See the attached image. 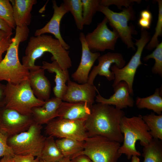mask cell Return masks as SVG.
I'll return each mask as SVG.
<instances>
[{"label":"cell","mask_w":162,"mask_h":162,"mask_svg":"<svg viewBox=\"0 0 162 162\" xmlns=\"http://www.w3.org/2000/svg\"><path fill=\"white\" fill-rule=\"evenodd\" d=\"M5 94L4 106L23 115H32L33 107L41 106L44 103L35 96L28 78L18 84L8 82Z\"/></svg>","instance_id":"5b68a950"},{"label":"cell","mask_w":162,"mask_h":162,"mask_svg":"<svg viewBox=\"0 0 162 162\" xmlns=\"http://www.w3.org/2000/svg\"><path fill=\"white\" fill-rule=\"evenodd\" d=\"M154 50L150 54L144 57V61L147 62L150 58L154 59L155 63L152 71L154 74L162 76V42H160L156 47Z\"/></svg>","instance_id":"1f68e13d"},{"label":"cell","mask_w":162,"mask_h":162,"mask_svg":"<svg viewBox=\"0 0 162 162\" xmlns=\"http://www.w3.org/2000/svg\"><path fill=\"white\" fill-rule=\"evenodd\" d=\"M121 146L120 143L104 136L88 137L83 150L74 157L84 154L92 162H118L122 155L119 152Z\"/></svg>","instance_id":"ba28073f"},{"label":"cell","mask_w":162,"mask_h":162,"mask_svg":"<svg viewBox=\"0 0 162 162\" xmlns=\"http://www.w3.org/2000/svg\"><path fill=\"white\" fill-rule=\"evenodd\" d=\"M55 142L64 157H70V159L82 152L84 148L85 141L72 138H59Z\"/></svg>","instance_id":"603a6c76"},{"label":"cell","mask_w":162,"mask_h":162,"mask_svg":"<svg viewBox=\"0 0 162 162\" xmlns=\"http://www.w3.org/2000/svg\"><path fill=\"white\" fill-rule=\"evenodd\" d=\"M7 35L8 34H7L4 32L0 30V40L3 37Z\"/></svg>","instance_id":"f6af8a7d"},{"label":"cell","mask_w":162,"mask_h":162,"mask_svg":"<svg viewBox=\"0 0 162 162\" xmlns=\"http://www.w3.org/2000/svg\"><path fill=\"white\" fill-rule=\"evenodd\" d=\"M52 55L51 60H56L63 70L72 66L69 52L62 46L59 41L49 35L44 34L31 37L25 51V55L22 58V64L30 70L40 67L35 64L36 60L45 52Z\"/></svg>","instance_id":"7a4b0ae2"},{"label":"cell","mask_w":162,"mask_h":162,"mask_svg":"<svg viewBox=\"0 0 162 162\" xmlns=\"http://www.w3.org/2000/svg\"><path fill=\"white\" fill-rule=\"evenodd\" d=\"M62 102L61 99L55 97L45 100L41 106L33 107L32 109V115L34 122L42 125L46 124L57 117V111Z\"/></svg>","instance_id":"ffe728a7"},{"label":"cell","mask_w":162,"mask_h":162,"mask_svg":"<svg viewBox=\"0 0 162 162\" xmlns=\"http://www.w3.org/2000/svg\"><path fill=\"white\" fill-rule=\"evenodd\" d=\"M142 156L143 162H162V142L153 138L144 147Z\"/></svg>","instance_id":"484cf974"},{"label":"cell","mask_w":162,"mask_h":162,"mask_svg":"<svg viewBox=\"0 0 162 162\" xmlns=\"http://www.w3.org/2000/svg\"><path fill=\"white\" fill-rule=\"evenodd\" d=\"M120 128L124 139L119 152L122 154H125L128 159L134 155L140 156L141 153L135 147L136 141L140 140L141 145L144 147L153 139L142 116L140 115L130 118L124 116L122 119Z\"/></svg>","instance_id":"277c9868"},{"label":"cell","mask_w":162,"mask_h":162,"mask_svg":"<svg viewBox=\"0 0 162 162\" xmlns=\"http://www.w3.org/2000/svg\"><path fill=\"white\" fill-rule=\"evenodd\" d=\"M5 87V85L0 82V107L4 105Z\"/></svg>","instance_id":"ab89813d"},{"label":"cell","mask_w":162,"mask_h":162,"mask_svg":"<svg viewBox=\"0 0 162 162\" xmlns=\"http://www.w3.org/2000/svg\"><path fill=\"white\" fill-rule=\"evenodd\" d=\"M65 7L74 17L77 28L81 30L84 27L82 6L81 0H64Z\"/></svg>","instance_id":"83f0119b"},{"label":"cell","mask_w":162,"mask_h":162,"mask_svg":"<svg viewBox=\"0 0 162 162\" xmlns=\"http://www.w3.org/2000/svg\"><path fill=\"white\" fill-rule=\"evenodd\" d=\"M72 162H92L87 156L84 154H80L74 157L71 159Z\"/></svg>","instance_id":"f35d334b"},{"label":"cell","mask_w":162,"mask_h":162,"mask_svg":"<svg viewBox=\"0 0 162 162\" xmlns=\"http://www.w3.org/2000/svg\"><path fill=\"white\" fill-rule=\"evenodd\" d=\"M29 32L28 26H16L15 35L0 63V81L18 84L28 78L29 71L20 62L18 49L20 43L27 39Z\"/></svg>","instance_id":"3957f363"},{"label":"cell","mask_w":162,"mask_h":162,"mask_svg":"<svg viewBox=\"0 0 162 162\" xmlns=\"http://www.w3.org/2000/svg\"><path fill=\"white\" fill-rule=\"evenodd\" d=\"M28 79L32 91L37 98L44 101L50 98L51 84L45 75L44 70L41 66L29 70Z\"/></svg>","instance_id":"ac0fdd59"},{"label":"cell","mask_w":162,"mask_h":162,"mask_svg":"<svg viewBox=\"0 0 162 162\" xmlns=\"http://www.w3.org/2000/svg\"><path fill=\"white\" fill-rule=\"evenodd\" d=\"M67 82V89L62 100L68 102H85L91 108L97 91L95 86L87 82L78 84L70 80Z\"/></svg>","instance_id":"5bb4252c"},{"label":"cell","mask_w":162,"mask_h":162,"mask_svg":"<svg viewBox=\"0 0 162 162\" xmlns=\"http://www.w3.org/2000/svg\"><path fill=\"white\" fill-rule=\"evenodd\" d=\"M40 162H46V161H45L42 160H40Z\"/></svg>","instance_id":"bcb514c9"},{"label":"cell","mask_w":162,"mask_h":162,"mask_svg":"<svg viewBox=\"0 0 162 162\" xmlns=\"http://www.w3.org/2000/svg\"><path fill=\"white\" fill-rule=\"evenodd\" d=\"M58 162H72L70 157H64L62 159Z\"/></svg>","instance_id":"ee69618b"},{"label":"cell","mask_w":162,"mask_h":162,"mask_svg":"<svg viewBox=\"0 0 162 162\" xmlns=\"http://www.w3.org/2000/svg\"><path fill=\"white\" fill-rule=\"evenodd\" d=\"M91 112V108L84 102H62L57 111V117L85 121Z\"/></svg>","instance_id":"d6986e66"},{"label":"cell","mask_w":162,"mask_h":162,"mask_svg":"<svg viewBox=\"0 0 162 162\" xmlns=\"http://www.w3.org/2000/svg\"><path fill=\"white\" fill-rule=\"evenodd\" d=\"M8 137L0 132V157L5 156L13 157L15 154L11 147L7 143Z\"/></svg>","instance_id":"836d02e7"},{"label":"cell","mask_w":162,"mask_h":162,"mask_svg":"<svg viewBox=\"0 0 162 162\" xmlns=\"http://www.w3.org/2000/svg\"><path fill=\"white\" fill-rule=\"evenodd\" d=\"M11 35H7L0 40V63L3 60L2 55L7 51L12 42Z\"/></svg>","instance_id":"e575fe53"},{"label":"cell","mask_w":162,"mask_h":162,"mask_svg":"<svg viewBox=\"0 0 162 162\" xmlns=\"http://www.w3.org/2000/svg\"><path fill=\"white\" fill-rule=\"evenodd\" d=\"M0 30L4 32L8 35H11L13 34L12 28L1 18H0Z\"/></svg>","instance_id":"8d00e7d4"},{"label":"cell","mask_w":162,"mask_h":162,"mask_svg":"<svg viewBox=\"0 0 162 162\" xmlns=\"http://www.w3.org/2000/svg\"><path fill=\"white\" fill-rule=\"evenodd\" d=\"M158 7V19L155 28V33L152 38L145 47V49L151 51L155 48L159 44L158 38L162 36V1L157 0Z\"/></svg>","instance_id":"f546056e"},{"label":"cell","mask_w":162,"mask_h":162,"mask_svg":"<svg viewBox=\"0 0 162 162\" xmlns=\"http://www.w3.org/2000/svg\"><path fill=\"white\" fill-rule=\"evenodd\" d=\"M140 18L152 21V15L151 12L148 10H142L140 13Z\"/></svg>","instance_id":"60d3db41"},{"label":"cell","mask_w":162,"mask_h":162,"mask_svg":"<svg viewBox=\"0 0 162 162\" xmlns=\"http://www.w3.org/2000/svg\"><path fill=\"white\" fill-rule=\"evenodd\" d=\"M82 16L84 25H89L93 16L98 11L100 5L99 0H82Z\"/></svg>","instance_id":"f1b7e54d"},{"label":"cell","mask_w":162,"mask_h":162,"mask_svg":"<svg viewBox=\"0 0 162 162\" xmlns=\"http://www.w3.org/2000/svg\"><path fill=\"white\" fill-rule=\"evenodd\" d=\"M42 125L34 122L26 131L8 138L7 143L15 155H30L40 158L46 137Z\"/></svg>","instance_id":"8992f818"},{"label":"cell","mask_w":162,"mask_h":162,"mask_svg":"<svg viewBox=\"0 0 162 162\" xmlns=\"http://www.w3.org/2000/svg\"><path fill=\"white\" fill-rule=\"evenodd\" d=\"M160 89L156 88L152 95L145 98L137 97L136 105L139 109L146 108L152 110L158 115L162 114V98Z\"/></svg>","instance_id":"d4e9b609"},{"label":"cell","mask_w":162,"mask_h":162,"mask_svg":"<svg viewBox=\"0 0 162 162\" xmlns=\"http://www.w3.org/2000/svg\"><path fill=\"white\" fill-rule=\"evenodd\" d=\"M148 127L149 132L153 138L162 140V115H156L153 113L142 116Z\"/></svg>","instance_id":"4316f807"},{"label":"cell","mask_w":162,"mask_h":162,"mask_svg":"<svg viewBox=\"0 0 162 162\" xmlns=\"http://www.w3.org/2000/svg\"><path fill=\"white\" fill-rule=\"evenodd\" d=\"M151 38L150 33L146 29L141 28L140 38L135 39L136 51L127 64L121 68H118L115 64L111 66V69L115 76L112 87L120 82L124 81L129 86L130 94H133V85L137 69L140 65H147L141 62V58L143 49Z\"/></svg>","instance_id":"9c48e42d"},{"label":"cell","mask_w":162,"mask_h":162,"mask_svg":"<svg viewBox=\"0 0 162 162\" xmlns=\"http://www.w3.org/2000/svg\"><path fill=\"white\" fill-rule=\"evenodd\" d=\"M114 93L108 98L102 97L98 93L96 96V101L110 105H113L118 109L122 110L129 107H132L134 101L130 95L129 86L124 81H121L113 87Z\"/></svg>","instance_id":"e0dca14e"},{"label":"cell","mask_w":162,"mask_h":162,"mask_svg":"<svg viewBox=\"0 0 162 162\" xmlns=\"http://www.w3.org/2000/svg\"><path fill=\"white\" fill-rule=\"evenodd\" d=\"M133 5L122 9L119 12H114L108 7L100 5L98 11L104 15L110 26L116 31L119 38L127 48L135 50V43L132 40V35L136 34L137 32L132 24L130 26L128 24L129 21L134 20L136 18V12Z\"/></svg>","instance_id":"52a82bcc"},{"label":"cell","mask_w":162,"mask_h":162,"mask_svg":"<svg viewBox=\"0 0 162 162\" xmlns=\"http://www.w3.org/2000/svg\"><path fill=\"white\" fill-rule=\"evenodd\" d=\"M0 162H13V157L8 156H4L1 159Z\"/></svg>","instance_id":"b9f144b4"},{"label":"cell","mask_w":162,"mask_h":162,"mask_svg":"<svg viewBox=\"0 0 162 162\" xmlns=\"http://www.w3.org/2000/svg\"><path fill=\"white\" fill-rule=\"evenodd\" d=\"M131 162H140V160L138 156L134 155L131 157Z\"/></svg>","instance_id":"7bdbcfd3"},{"label":"cell","mask_w":162,"mask_h":162,"mask_svg":"<svg viewBox=\"0 0 162 162\" xmlns=\"http://www.w3.org/2000/svg\"><path fill=\"white\" fill-rule=\"evenodd\" d=\"M0 18L12 29L16 28L13 7L10 0H0Z\"/></svg>","instance_id":"4dcf8cb0"},{"label":"cell","mask_w":162,"mask_h":162,"mask_svg":"<svg viewBox=\"0 0 162 162\" xmlns=\"http://www.w3.org/2000/svg\"><path fill=\"white\" fill-rule=\"evenodd\" d=\"M79 40L82 46V56L80 64L76 71L71 75L73 79L80 84L87 82L89 73L94 62L100 56L98 52H93L88 48L84 34H79Z\"/></svg>","instance_id":"9a60e30c"},{"label":"cell","mask_w":162,"mask_h":162,"mask_svg":"<svg viewBox=\"0 0 162 162\" xmlns=\"http://www.w3.org/2000/svg\"><path fill=\"white\" fill-rule=\"evenodd\" d=\"M85 122L57 117L46 124L45 132L48 136L53 137L70 138L85 141L88 137Z\"/></svg>","instance_id":"30bf717a"},{"label":"cell","mask_w":162,"mask_h":162,"mask_svg":"<svg viewBox=\"0 0 162 162\" xmlns=\"http://www.w3.org/2000/svg\"><path fill=\"white\" fill-rule=\"evenodd\" d=\"M12 6L13 17L16 26H28L31 22V12L36 0H10Z\"/></svg>","instance_id":"7402d4cb"},{"label":"cell","mask_w":162,"mask_h":162,"mask_svg":"<svg viewBox=\"0 0 162 162\" xmlns=\"http://www.w3.org/2000/svg\"><path fill=\"white\" fill-rule=\"evenodd\" d=\"M41 67L44 70H46L50 73L55 74L56 85L53 88V92L55 97L62 100L67 89L66 83L70 80L68 69L63 70L56 60L53 61L52 63L43 61L42 66Z\"/></svg>","instance_id":"44dd1931"},{"label":"cell","mask_w":162,"mask_h":162,"mask_svg":"<svg viewBox=\"0 0 162 162\" xmlns=\"http://www.w3.org/2000/svg\"><path fill=\"white\" fill-rule=\"evenodd\" d=\"M34 122L32 115H23L4 106L0 107V132L8 138L26 131Z\"/></svg>","instance_id":"7c38bea8"},{"label":"cell","mask_w":162,"mask_h":162,"mask_svg":"<svg viewBox=\"0 0 162 162\" xmlns=\"http://www.w3.org/2000/svg\"><path fill=\"white\" fill-rule=\"evenodd\" d=\"M141 1V0H100V5L107 7L111 5H115L118 9L122 10V6H124L125 8H128L134 4V2L139 3Z\"/></svg>","instance_id":"d6a6232c"},{"label":"cell","mask_w":162,"mask_h":162,"mask_svg":"<svg viewBox=\"0 0 162 162\" xmlns=\"http://www.w3.org/2000/svg\"><path fill=\"white\" fill-rule=\"evenodd\" d=\"M152 21L140 18L138 21V25L141 28L144 29H148L151 26Z\"/></svg>","instance_id":"74e56055"},{"label":"cell","mask_w":162,"mask_h":162,"mask_svg":"<svg viewBox=\"0 0 162 162\" xmlns=\"http://www.w3.org/2000/svg\"><path fill=\"white\" fill-rule=\"evenodd\" d=\"M52 2L54 10L52 17L44 27L35 31L34 36L40 35L46 33L52 34L59 41L63 47L67 50L70 49V46L62 38L60 28L61 20L64 15L69 11L63 3H61L58 6L56 0H52Z\"/></svg>","instance_id":"2e32d148"},{"label":"cell","mask_w":162,"mask_h":162,"mask_svg":"<svg viewBox=\"0 0 162 162\" xmlns=\"http://www.w3.org/2000/svg\"><path fill=\"white\" fill-rule=\"evenodd\" d=\"M108 22L105 17L91 32L85 35L88 47L92 51L103 52L107 50H115L116 44L119 36L114 29L112 31L107 26Z\"/></svg>","instance_id":"8fae6325"},{"label":"cell","mask_w":162,"mask_h":162,"mask_svg":"<svg viewBox=\"0 0 162 162\" xmlns=\"http://www.w3.org/2000/svg\"><path fill=\"white\" fill-rule=\"evenodd\" d=\"M13 160V162H40V161L39 158L34 159V156L30 155H14Z\"/></svg>","instance_id":"d590c367"},{"label":"cell","mask_w":162,"mask_h":162,"mask_svg":"<svg viewBox=\"0 0 162 162\" xmlns=\"http://www.w3.org/2000/svg\"><path fill=\"white\" fill-rule=\"evenodd\" d=\"M97 60L98 65L93 67L88 75L87 83L90 85H94V79L98 74L105 76L109 81L114 80V74L110 70L111 65L115 64L118 68H121L126 63L122 54L118 52H107L100 56Z\"/></svg>","instance_id":"4fadbf2b"},{"label":"cell","mask_w":162,"mask_h":162,"mask_svg":"<svg viewBox=\"0 0 162 162\" xmlns=\"http://www.w3.org/2000/svg\"><path fill=\"white\" fill-rule=\"evenodd\" d=\"M64 157L58 148L54 137H46L41 151L40 159L47 162H58Z\"/></svg>","instance_id":"cb8c5ba5"},{"label":"cell","mask_w":162,"mask_h":162,"mask_svg":"<svg viewBox=\"0 0 162 162\" xmlns=\"http://www.w3.org/2000/svg\"><path fill=\"white\" fill-rule=\"evenodd\" d=\"M124 112L114 106L98 103L91 108L85 122L88 137L100 136L119 143L123 141L120 125Z\"/></svg>","instance_id":"6da1fadb"}]
</instances>
